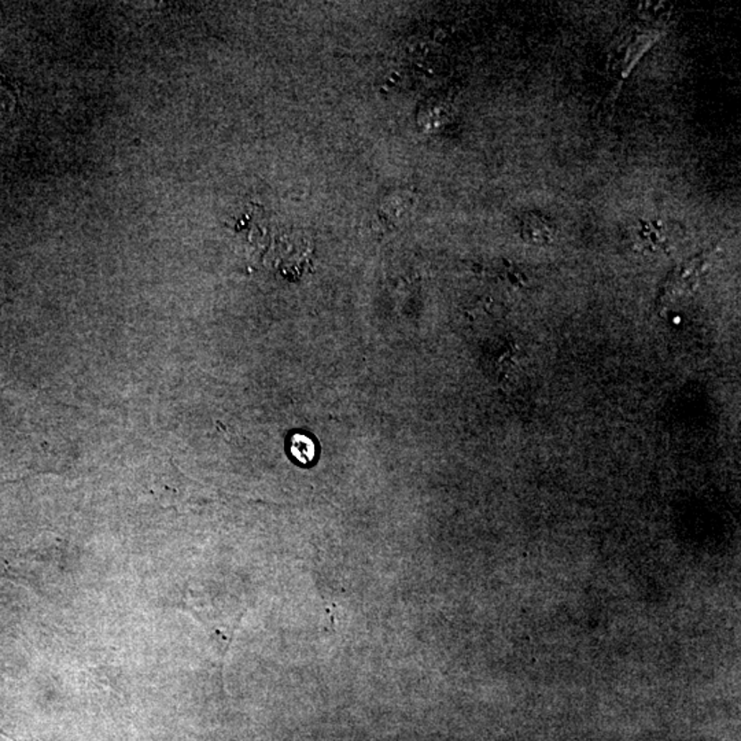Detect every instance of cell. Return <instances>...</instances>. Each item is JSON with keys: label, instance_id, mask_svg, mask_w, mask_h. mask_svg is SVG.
I'll return each mask as SVG.
<instances>
[{"label": "cell", "instance_id": "6da1fadb", "mask_svg": "<svg viewBox=\"0 0 741 741\" xmlns=\"http://www.w3.org/2000/svg\"><path fill=\"white\" fill-rule=\"evenodd\" d=\"M704 271V258H692L689 262L679 265L664 283L662 288L661 301L667 305L679 303L685 296H691L699 285Z\"/></svg>", "mask_w": 741, "mask_h": 741}, {"label": "cell", "instance_id": "7a4b0ae2", "mask_svg": "<svg viewBox=\"0 0 741 741\" xmlns=\"http://www.w3.org/2000/svg\"><path fill=\"white\" fill-rule=\"evenodd\" d=\"M520 234L528 244L545 246L554 242L556 229L543 214L526 213L520 220Z\"/></svg>", "mask_w": 741, "mask_h": 741}, {"label": "cell", "instance_id": "3957f363", "mask_svg": "<svg viewBox=\"0 0 741 741\" xmlns=\"http://www.w3.org/2000/svg\"><path fill=\"white\" fill-rule=\"evenodd\" d=\"M656 36L645 35L638 37L637 42L630 47L628 51V57H626L625 73H630L635 63L637 62L638 58L645 53L646 48H650L651 45L655 42Z\"/></svg>", "mask_w": 741, "mask_h": 741}, {"label": "cell", "instance_id": "277c9868", "mask_svg": "<svg viewBox=\"0 0 741 741\" xmlns=\"http://www.w3.org/2000/svg\"><path fill=\"white\" fill-rule=\"evenodd\" d=\"M17 104L14 87L0 73V114L12 113Z\"/></svg>", "mask_w": 741, "mask_h": 741}, {"label": "cell", "instance_id": "5b68a950", "mask_svg": "<svg viewBox=\"0 0 741 741\" xmlns=\"http://www.w3.org/2000/svg\"><path fill=\"white\" fill-rule=\"evenodd\" d=\"M294 442H296V445L303 446L301 449H296V451H293L294 454H296V459L301 460V462H311V460L313 459L314 454L313 445H312V442L309 441L308 438H296V441Z\"/></svg>", "mask_w": 741, "mask_h": 741}]
</instances>
